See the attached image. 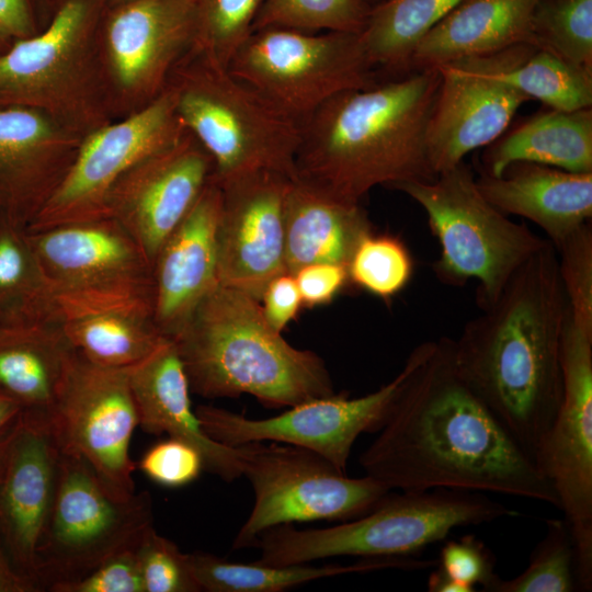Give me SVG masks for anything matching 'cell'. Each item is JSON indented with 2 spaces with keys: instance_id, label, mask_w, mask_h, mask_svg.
<instances>
[{
  "instance_id": "ab89813d",
  "label": "cell",
  "mask_w": 592,
  "mask_h": 592,
  "mask_svg": "<svg viewBox=\"0 0 592 592\" xmlns=\"http://www.w3.org/2000/svg\"><path fill=\"white\" fill-rule=\"evenodd\" d=\"M555 249L570 319L582 330L592 333L591 221L570 234Z\"/></svg>"
},
{
  "instance_id": "484cf974",
  "label": "cell",
  "mask_w": 592,
  "mask_h": 592,
  "mask_svg": "<svg viewBox=\"0 0 592 592\" xmlns=\"http://www.w3.org/2000/svg\"><path fill=\"white\" fill-rule=\"evenodd\" d=\"M475 180L489 203L536 224L554 247L591 221L592 172L515 161L499 175L479 171Z\"/></svg>"
},
{
  "instance_id": "816d5d0a",
  "label": "cell",
  "mask_w": 592,
  "mask_h": 592,
  "mask_svg": "<svg viewBox=\"0 0 592 592\" xmlns=\"http://www.w3.org/2000/svg\"><path fill=\"white\" fill-rule=\"evenodd\" d=\"M39 20L42 23H45L50 14L52 0H35Z\"/></svg>"
},
{
  "instance_id": "74e56055",
  "label": "cell",
  "mask_w": 592,
  "mask_h": 592,
  "mask_svg": "<svg viewBox=\"0 0 592 592\" xmlns=\"http://www.w3.org/2000/svg\"><path fill=\"white\" fill-rule=\"evenodd\" d=\"M371 9L365 0H264L253 31L281 27L310 33H362Z\"/></svg>"
},
{
  "instance_id": "4fadbf2b",
  "label": "cell",
  "mask_w": 592,
  "mask_h": 592,
  "mask_svg": "<svg viewBox=\"0 0 592 592\" xmlns=\"http://www.w3.org/2000/svg\"><path fill=\"white\" fill-rule=\"evenodd\" d=\"M562 396L535 464L555 490L571 531L580 591L592 590V333L568 316L561 349Z\"/></svg>"
},
{
  "instance_id": "ee69618b",
  "label": "cell",
  "mask_w": 592,
  "mask_h": 592,
  "mask_svg": "<svg viewBox=\"0 0 592 592\" xmlns=\"http://www.w3.org/2000/svg\"><path fill=\"white\" fill-rule=\"evenodd\" d=\"M49 592H144L136 546L104 560L80 579L55 583Z\"/></svg>"
},
{
  "instance_id": "7402d4cb",
  "label": "cell",
  "mask_w": 592,
  "mask_h": 592,
  "mask_svg": "<svg viewBox=\"0 0 592 592\" xmlns=\"http://www.w3.org/2000/svg\"><path fill=\"white\" fill-rule=\"evenodd\" d=\"M81 140L39 111L0 106V216L26 229L68 173Z\"/></svg>"
},
{
  "instance_id": "44dd1931",
  "label": "cell",
  "mask_w": 592,
  "mask_h": 592,
  "mask_svg": "<svg viewBox=\"0 0 592 592\" xmlns=\"http://www.w3.org/2000/svg\"><path fill=\"white\" fill-rule=\"evenodd\" d=\"M59 454L49 424L21 414L0 478V537L14 567L38 589L37 548L54 503Z\"/></svg>"
},
{
  "instance_id": "60d3db41",
  "label": "cell",
  "mask_w": 592,
  "mask_h": 592,
  "mask_svg": "<svg viewBox=\"0 0 592 592\" xmlns=\"http://www.w3.org/2000/svg\"><path fill=\"white\" fill-rule=\"evenodd\" d=\"M144 592H200L189 554L149 527L136 546Z\"/></svg>"
},
{
  "instance_id": "7dc6e473",
  "label": "cell",
  "mask_w": 592,
  "mask_h": 592,
  "mask_svg": "<svg viewBox=\"0 0 592 592\" xmlns=\"http://www.w3.org/2000/svg\"><path fill=\"white\" fill-rule=\"evenodd\" d=\"M42 27L35 0H0V55Z\"/></svg>"
},
{
  "instance_id": "9a60e30c",
  "label": "cell",
  "mask_w": 592,
  "mask_h": 592,
  "mask_svg": "<svg viewBox=\"0 0 592 592\" xmlns=\"http://www.w3.org/2000/svg\"><path fill=\"white\" fill-rule=\"evenodd\" d=\"M193 0L106 4L98 39L116 118L155 100L192 47Z\"/></svg>"
},
{
  "instance_id": "11a10c76",
  "label": "cell",
  "mask_w": 592,
  "mask_h": 592,
  "mask_svg": "<svg viewBox=\"0 0 592 592\" xmlns=\"http://www.w3.org/2000/svg\"><path fill=\"white\" fill-rule=\"evenodd\" d=\"M107 4H112V3H117V2H122V1H125V0H105Z\"/></svg>"
},
{
  "instance_id": "681fc988",
  "label": "cell",
  "mask_w": 592,
  "mask_h": 592,
  "mask_svg": "<svg viewBox=\"0 0 592 592\" xmlns=\"http://www.w3.org/2000/svg\"><path fill=\"white\" fill-rule=\"evenodd\" d=\"M22 414V407L13 398L0 392V443L10 434Z\"/></svg>"
},
{
  "instance_id": "52a82bcc",
  "label": "cell",
  "mask_w": 592,
  "mask_h": 592,
  "mask_svg": "<svg viewBox=\"0 0 592 592\" xmlns=\"http://www.w3.org/2000/svg\"><path fill=\"white\" fill-rule=\"evenodd\" d=\"M168 84L180 121L213 160V182L260 170L295 178L301 123L228 68L189 50Z\"/></svg>"
},
{
  "instance_id": "ba28073f",
  "label": "cell",
  "mask_w": 592,
  "mask_h": 592,
  "mask_svg": "<svg viewBox=\"0 0 592 592\" xmlns=\"http://www.w3.org/2000/svg\"><path fill=\"white\" fill-rule=\"evenodd\" d=\"M391 189L424 209L441 246L433 263L437 280L454 286L476 280L480 308L494 301L515 271L549 242L489 203L464 161L431 181L402 182Z\"/></svg>"
},
{
  "instance_id": "8d00e7d4",
  "label": "cell",
  "mask_w": 592,
  "mask_h": 592,
  "mask_svg": "<svg viewBox=\"0 0 592 592\" xmlns=\"http://www.w3.org/2000/svg\"><path fill=\"white\" fill-rule=\"evenodd\" d=\"M264 0H193L194 31L190 52L228 68L253 32Z\"/></svg>"
},
{
  "instance_id": "9c48e42d",
  "label": "cell",
  "mask_w": 592,
  "mask_h": 592,
  "mask_svg": "<svg viewBox=\"0 0 592 592\" xmlns=\"http://www.w3.org/2000/svg\"><path fill=\"white\" fill-rule=\"evenodd\" d=\"M151 526L149 492L119 497L84 459L60 452L54 503L37 548L39 589L82 578L110 557L137 546Z\"/></svg>"
},
{
  "instance_id": "e575fe53",
  "label": "cell",
  "mask_w": 592,
  "mask_h": 592,
  "mask_svg": "<svg viewBox=\"0 0 592 592\" xmlns=\"http://www.w3.org/2000/svg\"><path fill=\"white\" fill-rule=\"evenodd\" d=\"M580 591L574 540L567 521H546L545 536L531 554L527 567L512 579L497 577L487 592Z\"/></svg>"
},
{
  "instance_id": "cb8c5ba5",
  "label": "cell",
  "mask_w": 592,
  "mask_h": 592,
  "mask_svg": "<svg viewBox=\"0 0 592 592\" xmlns=\"http://www.w3.org/2000/svg\"><path fill=\"white\" fill-rule=\"evenodd\" d=\"M138 425L147 433L167 434L195 447L204 469L227 482L242 476L243 445L230 446L213 440L192 409L191 389L173 340L128 368Z\"/></svg>"
},
{
  "instance_id": "5b68a950",
  "label": "cell",
  "mask_w": 592,
  "mask_h": 592,
  "mask_svg": "<svg viewBox=\"0 0 592 592\" xmlns=\"http://www.w3.org/2000/svg\"><path fill=\"white\" fill-rule=\"evenodd\" d=\"M105 0H52L46 24L0 55V106L39 111L84 137L116 119L98 39Z\"/></svg>"
},
{
  "instance_id": "f6af8a7d",
  "label": "cell",
  "mask_w": 592,
  "mask_h": 592,
  "mask_svg": "<svg viewBox=\"0 0 592 592\" xmlns=\"http://www.w3.org/2000/svg\"><path fill=\"white\" fill-rule=\"evenodd\" d=\"M303 306L330 304L349 282L346 265L318 262L301 266L293 273Z\"/></svg>"
},
{
  "instance_id": "e0dca14e",
  "label": "cell",
  "mask_w": 592,
  "mask_h": 592,
  "mask_svg": "<svg viewBox=\"0 0 592 592\" xmlns=\"http://www.w3.org/2000/svg\"><path fill=\"white\" fill-rule=\"evenodd\" d=\"M403 379L401 371L374 392L350 398L346 392L315 398L285 412L250 419L227 409L201 405L195 412L215 441L237 446L251 442H277L303 447L345 473L352 447L364 432L377 431Z\"/></svg>"
},
{
  "instance_id": "2e32d148",
  "label": "cell",
  "mask_w": 592,
  "mask_h": 592,
  "mask_svg": "<svg viewBox=\"0 0 592 592\" xmlns=\"http://www.w3.org/2000/svg\"><path fill=\"white\" fill-rule=\"evenodd\" d=\"M535 49L522 44L436 68L441 86L428 133L429 158L436 175L493 143L510 127L517 110L531 101L506 82L505 73Z\"/></svg>"
},
{
  "instance_id": "3957f363",
  "label": "cell",
  "mask_w": 592,
  "mask_h": 592,
  "mask_svg": "<svg viewBox=\"0 0 592 592\" xmlns=\"http://www.w3.org/2000/svg\"><path fill=\"white\" fill-rule=\"evenodd\" d=\"M440 86L425 69L334 95L301 122L294 179L352 203L377 185L435 179L428 133Z\"/></svg>"
},
{
  "instance_id": "bcb514c9",
  "label": "cell",
  "mask_w": 592,
  "mask_h": 592,
  "mask_svg": "<svg viewBox=\"0 0 592 592\" xmlns=\"http://www.w3.org/2000/svg\"><path fill=\"white\" fill-rule=\"evenodd\" d=\"M260 301L267 323L277 332H282L296 318L303 306L295 277L288 272L275 276L267 283Z\"/></svg>"
},
{
  "instance_id": "8992f818",
  "label": "cell",
  "mask_w": 592,
  "mask_h": 592,
  "mask_svg": "<svg viewBox=\"0 0 592 592\" xmlns=\"http://www.w3.org/2000/svg\"><path fill=\"white\" fill-rule=\"evenodd\" d=\"M519 513L482 492L451 489L389 491L367 513L323 527L293 524L263 532L253 547L258 563L286 566L334 558L415 560L414 555L444 540L454 530Z\"/></svg>"
},
{
  "instance_id": "d4e9b609",
  "label": "cell",
  "mask_w": 592,
  "mask_h": 592,
  "mask_svg": "<svg viewBox=\"0 0 592 592\" xmlns=\"http://www.w3.org/2000/svg\"><path fill=\"white\" fill-rule=\"evenodd\" d=\"M56 318L76 352L107 367H132L169 340L156 325L151 297L56 298Z\"/></svg>"
},
{
  "instance_id": "5bb4252c",
  "label": "cell",
  "mask_w": 592,
  "mask_h": 592,
  "mask_svg": "<svg viewBox=\"0 0 592 592\" xmlns=\"http://www.w3.org/2000/svg\"><path fill=\"white\" fill-rule=\"evenodd\" d=\"M185 133L177 113L174 92L167 84L144 107L82 138L68 173L26 230L106 218L107 197L118 179Z\"/></svg>"
},
{
  "instance_id": "7c38bea8",
  "label": "cell",
  "mask_w": 592,
  "mask_h": 592,
  "mask_svg": "<svg viewBox=\"0 0 592 592\" xmlns=\"http://www.w3.org/2000/svg\"><path fill=\"white\" fill-rule=\"evenodd\" d=\"M128 368L92 363L73 350L49 421L59 451L84 459L124 498L136 492L137 468L129 453L138 413Z\"/></svg>"
},
{
  "instance_id": "277c9868",
  "label": "cell",
  "mask_w": 592,
  "mask_h": 592,
  "mask_svg": "<svg viewBox=\"0 0 592 592\" xmlns=\"http://www.w3.org/2000/svg\"><path fill=\"white\" fill-rule=\"evenodd\" d=\"M192 392L251 395L267 408L334 394L323 360L291 345L266 321L260 300L218 284L172 339Z\"/></svg>"
},
{
  "instance_id": "f907efd6",
  "label": "cell",
  "mask_w": 592,
  "mask_h": 592,
  "mask_svg": "<svg viewBox=\"0 0 592 592\" xmlns=\"http://www.w3.org/2000/svg\"><path fill=\"white\" fill-rule=\"evenodd\" d=\"M430 592H467L464 587L445 577L439 569L434 570L428 580Z\"/></svg>"
},
{
  "instance_id": "7a4b0ae2",
  "label": "cell",
  "mask_w": 592,
  "mask_h": 592,
  "mask_svg": "<svg viewBox=\"0 0 592 592\" xmlns=\"http://www.w3.org/2000/svg\"><path fill=\"white\" fill-rule=\"evenodd\" d=\"M481 310L452 340L454 366L535 463L561 401L569 316L553 243L525 261Z\"/></svg>"
},
{
  "instance_id": "7bdbcfd3",
  "label": "cell",
  "mask_w": 592,
  "mask_h": 592,
  "mask_svg": "<svg viewBox=\"0 0 592 592\" xmlns=\"http://www.w3.org/2000/svg\"><path fill=\"white\" fill-rule=\"evenodd\" d=\"M137 466L155 483L179 488L198 478L204 469V462L195 447L168 437L147 449Z\"/></svg>"
},
{
  "instance_id": "f5cc1de1",
  "label": "cell",
  "mask_w": 592,
  "mask_h": 592,
  "mask_svg": "<svg viewBox=\"0 0 592 592\" xmlns=\"http://www.w3.org/2000/svg\"><path fill=\"white\" fill-rule=\"evenodd\" d=\"M9 435L0 443V478H1V475L3 473V468H4V464H5Z\"/></svg>"
},
{
  "instance_id": "8fae6325",
  "label": "cell",
  "mask_w": 592,
  "mask_h": 592,
  "mask_svg": "<svg viewBox=\"0 0 592 592\" xmlns=\"http://www.w3.org/2000/svg\"><path fill=\"white\" fill-rule=\"evenodd\" d=\"M242 445V476L253 488L254 503L234 549L253 546L263 532L278 525L358 517L391 491L367 475L348 477L303 447L277 442Z\"/></svg>"
},
{
  "instance_id": "d590c367",
  "label": "cell",
  "mask_w": 592,
  "mask_h": 592,
  "mask_svg": "<svg viewBox=\"0 0 592 592\" xmlns=\"http://www.w3.org/2000/svg\"><path fill=\"white\" fill-rule=\"evenodd\" d=\"M531 36L535 48L592 72V0H542Z\"/></svg>"
},
{
  "instance_id": "f1b7e54d",
  "label": "cell",
  "mask_w": 592,
  "mask_h": 592,
  "mask_svg": "<svg viewBox=\"0 0 592 592\" xmlns=\"http://www.w3.org/2000/svg\"><path fill=\"white\" fill-rule=\"evenodd\" d=\"M72 352L57 319L0 323V392L49 424Z\"/></svg>"
},
{
  "instance_id": "d6986e66",
  "label": "cell",
  "mask_w": 592,
  "mask_h": 592,
  "mask_svg": "<svg viewBox=\"0 0 592 592\" xmlns=\"http://www.w3.org/2000/svg\"><path fill=\"white\" fill-rule=\"evenodd\" d=\"M291 178L267 170L220 184L216 226L219 284L260 300L267 283L287 272L284 200Z\"/></svg>"
},
{
  "instance_id": "db71d44e",
  "label": "cell",
  "mask_w": 592,
  "mask_h": 592,
  "mask_svg": "<svg viewBox=\"0 0 592 592\" xmlns=\"http://www.w3.org/2000/svg\"><path fill=\"white\" fill-rule=\"evenodd\" d=\"M371 7H374L382 2L383 0H365Z\"/></svg>"
},
{
  "instance_id": "30bf717a",
  "label": "cell",
  "mask_w": 592,
  "mask_h": 592,
  "mask_svg": "<svg viewBox=\"0 0 592 592\" xmlns=\"http://www.w3.org/2000/svg\"><path fill=\"white\" fill-rule=\"evenodd\" d=\"M228 70L300 123L325 102L380 77L361 33L255 30Z\"/></svg>"
},
{
  "instance_id": "4dcf8cb0",
  "label": "cell",
  "mask_w": 592,
  "mask_h": 592,
  "mask_svg": "<svg viewBox=\"0 0 592 592\" xmlns=\"http://www.w3.org/2000/svg\"><path fill=\"white\" fill-rule=\"evenodd\" d=\"M189 559L201 591L207 592H281L321 578L403 568L401 560L389 559H361L350 565L266 566L229 561L203 551L189 554Z\"/></svg>"
},
{
  "instance_id": "836d02e7",
  "label": "cell",
  "mask_w": 592,
  "mask_h": 592,
  "mask_svg": "<svg viewBox=\"0 0 592 592\" xmlns=\"http://www.w3.org/2000/svg\"><path fill=\"white\" fill-rule=\"evenodd\" d=\"M505 80L530 100L550 109L572 112L592 107V72L548 50L535 49L505 73Z\"/></svg>"
},
{
  "instance_id": "f35d334b",
  "label": "cell",
  "mask_w": 592,
  "mask_h": 592,
  "mask_svg": "<svg viewBox=\"0 0 592 592\" xmlns=\"http://www.w3.org/2000/svg\"><path fill=\"white\" fill-rule=\"evenodd\" d=\"M413 273V261L405 243L373 230L357 243L349 263V281L384 299L402 291Z\"/></svg>"
},
{
  "instance_id": "83f0119b",
  "label": "cell",
  "mask_w": 592,
  "mask_h": 592,
  "mask_svg": "<svg viewBox=\"0 0 592 592\" xmlns=\"http://www.w3.org/2000/svg\"><path fill=\"white\" fill-rule=\"evenodd\" d=\"M371 231V220L360 203L338 198L298 179L291 180L284 200L288 273L318 262L348 267L357 243Z\"/></svg>"
},
{
  "instance_id": "6da1fadb",
  "label": "cell",
  "mask_w": 592,
  "mask_h": 592,
  "mask_svg": "<svg viewBox=\"0 0 592 592\" xmlns=\"http://www.w3.org/2000/svg\"><path fill=\"white\" fill-rule=\"evenodd\" d=\"M375 440L360 456L365 475L388 489L492 492L559 508L555 490L458 375L452 340L424 341Z\"/></svg>"
},
{
  "instance_id": "c3c4849f",
  "label": "cell",
  "mask_w": 592,
  "mask_h": 592,
  "mask_svg": "<svg viewBox=\"0 0 592 592\" xmlns=\"http://www.w3.org/2000/svg\"><path fill=\"white\" fill-rule=\"evenodd\" d=\"M33 591H39V589L14 567L0 537V592Z\"/></svg>"
},
{
  "instance_id": "4316f807",
  "label": "cell",
  "mask_w": 592,
  "mask_h": 592,
  "mask_svg": "<svg viewBox=\"0 0 592 592\" xmlns=\"http://www.w3.org/2000/svg\"><path fill=\"white\" fill-rule=\"evenodd\" d=\"M540 1L463 0L418 42L409 72L436 69L458 58L516 45H532V16Z\"/></svg>"
},
{
  "instance_id": "1f68e13d",
  "label": "cell",
  "mask_w": 592,
  "mask_h": 592,
  "mask_svg": "<svg viewBox=\"0 0 592 592\" xmlns=\"http://www.w3.org/2000/svg\"><path fill=\"white\" fill-rule=\"evenodd\" d=\"M463 0H383L372 7L361 33L382 78L409 72L418 42Z\"/></svg>"
},
{
  "instance_id": "d6a6232c",
  "label": "cell",
  "mask_w": 592,
  "mask_h": 592,
  "mask_svg": "<svg viewBox=\"0 0 592 592\" xmlns=\"http://www.w3.org/2000/svg\"><path fill=\"white\" fill-rule=\"evenodd\" d=\"M56 318L55 295L26 229L0 216V323Z\"/></svg>"
},
{
  "instance_id": "603a6c76",
  "label": "cell",
  "mask_w": 592,
  "mask_h": 592,
  "mask_svg": "<svg viewBox=\"0 0 592 592\" xmlns=\"http://www.w3.org/2000/svg\"><path fill=\"white\" fill-rule=\"evenodd\" d=\"M219 207L220 187L210 180L153 261V317L168 339L177 337L200 303L219 284Z\"/></svg>"
},
{
  "instance_id": "b9f144b4",
  "label": "cell",
  "mask_w": 592,
  "mask_h": 592,
  "mask_svg": "<svg viewBox=\"0 0 592 592\" xmlns=\"http://www.w3.org/2000/svg\"><path fill=\"white\" fill-rule=\"evenodd\" d=\"M437 561V569L467 592H475L478 587L487 592L498 577L491 551L474 535L445 542Z\"/></svg>"
},
{
  "instance_id": "ac0fdd59",
  "label": "cell",
  "mask_w": 592,
  "mask_h": 592,
  "mask_svg": "<svg viewBox=\"0 0 592 592\" xmlns=\"http://www.w3.org/2000/svg\"><path fill=\"white\" fill-rule=\"evenodd\" d=\"M56 298L124 296L152 298V266L113 218L27 231Z\"/></svg>"
},
{
  "instance_id": "ffe728a7",
  "label": "cell",
  "mask_w": 592,
  "mask_h": 592,
  "mask_svg": "<svg viewBox=\"0 0 592 592\" xmlns=\"http://www.w3.org/2000/svg\"><path fill=\"white\" fill-rule=\"evenodd\" d=\"M210 156L189 132L143 159L112 187L106 216L116 220L151 266L156 255L212 179Z\"/></svg>"
},
{
  "instance_id": "f546056e",
  "label": "cell",
  "mask_w": 592,
  "mask_h": 592,
  "mask_svg": "<svg viewBox=\"0 0 592 592\" xmlns=\"http://www.w3.org/2000/svg\"><path fill=\"white\" fill-rule=\"evenodd\" d=\"M515 161L592 172V107H547L521 119L486 147L479 171L499 175Z\"/></svg>"
}]
</instances>
